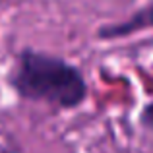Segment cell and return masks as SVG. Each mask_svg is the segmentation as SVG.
<instances>
[{"label": "cell", "mask_w": 153, "mask_h": 153, "mask_svg": "<svg viewBox=\"0 0 153 153\" xmlns=\"http://www.w3.org/2000/svg\"><path fill=\"white\" fill-rule=\"evenodd\" d=\"M140 124H142L146 130L153 132V101L146 103L143 108L140 111Z\"/></svg>", "instance_id": "cell-3"}, {"label": "cell", "mask_w": 153, "mask_h": 153, "mask_svg": "<svg viewBox=\"0 0 153 153\" xmlns=\"http://www.w3.org/2000/svg\"><path fill=\"white\" fill-rule=\"evenodd\" d=\"M8 83L18 97L56 108H76L87 99V82L78 66L29 47L19 51Z\"/></svg>", "instance_id": "cell-1"}, {"label": "cell", "mask_w": 153, "mask_h": 153, "mask_svg": "<svg viewBox=\"0 0 153 153\" xmlns=\"http://www.w3.org/2000/svg\"><path fill=\"white\" fill-rule=\"evenodd\" d=\"M146 29H153V2L147 6L136 10L130 18L124 22H114V23H105L97 29V37L103 41H114V39L130 37L134 33Z\"/></svg>", "instance_id": "cell-2"}]
</instances>
